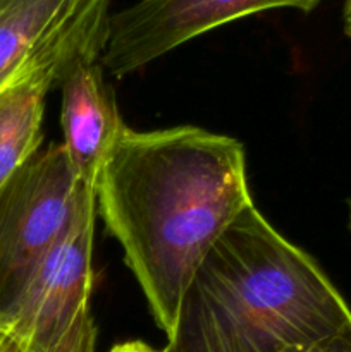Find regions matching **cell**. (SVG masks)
<instances>
[{
	"label": "cell",
	"mask_w": 351,
	"mask_h": 352,
	"mask_svg": "<svg viewBox=\"0 0 351 352\" xmlns=\"http://www.w3.org/2000/svg\"><path fill=\"white\" fill-rule=\"evenodd\" d=\"M92 189L79 181L62 144L36 151L0 188V320L67 234Z\"/></svg>",
	"instance_id": "3957f363"
},
{
	"label": "cell",
	"mask_w": 351,
	"mask_h": 352,
	"mask_svg": "<svg viewBox=\"0 0 351 352\" xmlns=\"http://www.w3.org/2000/svg\"><path fill=\"white\" fill-rule=\"evenodd\" d=\"M350 327L319 265L250 205L196 268L162 352H284Z\"/></svg>",
	"instance_id": "7a4b0ae2"
},
{
	"label": "cell",
	"mask_w": 351,
	"mask_h": 352,
	"mask_svg": "<svg viewBox=\"0 0 351 352\" xmlns=\"http://www.w3.org/2000/svg\"><path fill=\"white\" fill-rule=\"evenodd\" d=\"M67 60L36 65L0 91V188L40 148L45 98Z\"/></svg>",
	"instance_id": "ba28073f"
},
{
	"label": "cell",
	"mask_w": 351,
	"mask_h": 352,
	"mask_svg": "<svg viewBox=\"0 0 351 352\" xmlns=\"http://www.w3.org/2000/svg\"><path fill=\"white\" fill-rule=\"evenodd\" d=\"M95 192L100 215L169 337L196 268L253 205L243 146L200 127H124Z\"/></svg>",
	"instance_id": "6da1fadb"
},
{
	"label": "cell",
	"mask_w": 351,
	"mask_h": 352,
	"mask_svg": "<svg viewBox=\"0 0 351 352\" xmlns=\"http://www.w3.org/2000/svg\"><path fill=\"white\" fill-rule=\"evenodd\" d=\"M109 0H0V91L24 72L105 43Z\"/></svg>",
	"instance_id": "8992f818"
},
{
	"label": "cell",
	"mask_w": 351,
	"mask_h": 352,
	"mask_svg": "<svg viewBox=\"0 0 351 352\" xmlns=\"http://www.w3.org/2000/svg\"><path fill=\"white\" fill-rule=\"evenodd\" d=\"M0 352H24L16 333L6 323H0Z\"/></svg>",
	"instance_id": "30bf717a"
},
{
	"label": "cell",
	"mask_w": 351,
	"mask_h": 352,
	"mask_svg": "<svg viewBox=\"0 0 351 352\" xmlns=\"http://www.w3.org/2000/svg\"><path fill=\"white\" fill-rule=\"evenodd\" d=\"M322 0H140L110 16L102 65L126 76L198 34L270 9L310 12Z\"/></svg>",
	"instance_id": "5b68a950"
},
{
	"label": "cell",
	"mask_w": 351,
	"mask_h": 352,
	"mask_svg": "<svg viewBox=\"0 0 351 352\" xmlns=\"http://www.w3.org/2000/svg\"><path fill=\"white\" fill-rule=\"evenodd\" d=\"M103 47L105 43H93L76 52L58 76L62 146L79 181L92 188L126 127L112 88L103 78Z\"/></svg>",
	"instance_id": "52a82bcc"
},
{
	"label": "cell",
	"mask_w": 351,
	"mask_h": 352,
	"mask_svg": "<svg viewBox=\"0 0 351 352\" xmlns=\"http://www.w3.org/2000/svg\"><path fill=\"white\" fill-rule=\"evenodd\" d=\"M96 210L92 189L67 234L38 265L14 308L0 320L16 333L24 352H95L89 296Z\"/></svg>",
	"instance_id": "277c9868"
},
{
	"label": "cell",
	"mask_w": 351,
	"mask_h": 352,
	"mask_svg": "<svg viewBox=\"0 0 351 352\" xmlns=\"http://www.w3.org/2000/svg\"><path fill=\"white\" fill-rule=\"evenodd\" d=\"M344 26H346V33L351 38V0H346V6H344Z\"/></svg>",
	"instance_id": "7c38bea8"
},
{
	"label": "cell",
	"mask_w": 351,
	"mask_h": 352,
	"mask_svg": "<svg viewBox=\"0 0 351 352\" xmlns=\"http://www.w3.org/2000/svg\"><path fill=\"white\" fill-rule=\"evenodd\" d=\"M284 352H351V327L339 336L315 344V346L299 347V349H289Z\"/></svg>",
	"instance_id": "9c48e42d"
},
{
	"label": "cell",
	"mask_w": 351,
	"mask_h": 352,
	"mask_svg": "<svg viewBox=\"0 0 351 352\" xmlns=\"http://www.w3.org/2000/svg\"><path fill=\"white\" fill-rule=\"evenodd\" d=\"M110 352H162V351H155L153 347L147 346L145 342H140V340H133V342H124V344H117L116 347H112Z\"/></svg>",
	"instance_id": "8fae6325"
}]
</instances>
